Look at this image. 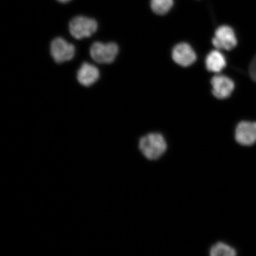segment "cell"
Instances as JSON below:
<instances>
[{
	"label": "cell",
	"mask_w": 256,
	"mask_h": 256,
	"mask_svg": "<svg viewBox=\"0 0 256 256\" xmlns=\"http://www.w3.org/2000/svg\"><path fill=\"white\" fill-rule=\"evenodd\" d=\"M212 44L217 50H232L238 44L234 31L228 26H222L216 31Z\"/></svg>",
	"instance_id": "obj_5"
},
{
	"label": "cell",
	"mask_w": 256,
	"mask_h": 256,
	"mask_svg": "<svg viewBox=\"0 0 256 256\" xmlns=\"http://www.w3.org/2000/svg\"><path fill=\"white\" fill-rule=\"evenodd\" d=\"M172 58L179 66L186 67L192 65L196 60V55L192 48L187 43L176 46L172 52Z\"/></svg>",
	"instance_id": "obj_8"
},
{
	"label": "cell",
	"mask_w": 256,
	"mask_h": 256,
	"mask_svg": "<svg viewBox=\"0 0 256 256\" xmlns=\"http://www.w3.org/2000/svg\"><path fill=\"white\" fill-rule=\"evenodd\" d=\"M50 54L56 63L72 60L75 56L76 49L72 44L62 38H56L50 44Z\"/></svg>",
	"instance_id": "obj_4"
},
{
	"label": "cell",
	"mask_w": 256,
	"mask_h": 256,
	"mask_svg": "<svg viewBox=\"0 0 256 256\" xmlns=\"http://www.w3.org/2000/svg\"><path fill=\"white\" fill-rule=\"evenodd\" d=\"M119 53V47L114 42L104 44L96 42L90 48L92 59L99 64L113 62Z\"/></svg>",
	"instance_id": "obj_3"
},
{
	"label": "cell",
	"mask_w": 256,
	"mask_h": 256,
	"mask_svg": "<svg viewBox=\"0 0 256 256\" xmlns=\"http://www.w3.org/2000/svg\"><path fill=\"white\" fill-rule=\"evenodd\" d=\"M174 0H151L150 6L154 14L164 15L170 10L174 6Z\"/></svg>",
	"instance_id": "obj_12"
},
{
	"label": "cell",
	"mask_w": 256,
	"mask_h": 256,
	"mask_svg": "<svg viewBox=\"0 0 256 256\" xmlns=\"http://www.w3.org/2000/svg\"><path fill=\"white\" fill-rule=\"evenodd\" d=\"M138 147L144 158L150 161H156L167 152L168 145L162 134L152 132L140 137Z\"/></svg>",
	"instance_id": "obj_1"
},
{
	"label": "cell",
	"mask_w": 256,
	"mask_h": 256,
	"mask_svg": "<svg viewBox=\"0 0 256 256\" xmlns=\"http://www.w3.org/2000/svg\"><path fill=\"white\" fill-rule=\"evenodd\" d=\"M236 142L243 146H250L256 142V122L242 121L235 130Z\"/></svg>",
	"instance_id": "obj_6"
},
{
	"label": "cell",
	"mask_w": 256,
	"mask_h": 256,
	"mask_svg": "<svg viewBox=\"0 0 256 256\" xmlns=\"http://www.w3.org/2000/svg\"><path fill=\"white\" fill-rule=\"evenodd\" d=\"M100 78V72L96 66L88 62L83 63L76 74L80 84L89 87L98 81Z\"/></svg>",
	"instance_id": "obj_9"
},
{
	"label": "cell",
	"mask_w": 256,
	"mask_h": 256,
	"mask_svg": "<svg viewBox=\"0 0 256 256\" xmlns=\"http://www.w3.org/2000/svg\"><path fill=\"white\" fill-rule=\"evenodd\" d=\"M98 28V22L94 19L86 16H76L69 24L70 34L76 40L90 37L96 33Z\"/></svg>",
	"instance_id": "obj_2"
},
{
	"label": "cell",
	"mask_w": 256,
	"mask_h": 256,
	"mask_svg": "<svg viewBox=\"0 0 256 256\" xmlns=\"http://www.w3.org/2000/svg\"><path fill=\"white\" fill-rule=\"evenodd\" d=\"M210 256H234L236 255L235 248L226 242H216L210 249Z\"/></svg>",
	"instance_id": "obj_11"
},
{
	"label": "cell",
	"mask_w": 256,
	"mask_h": 256,
	"mask_svg": "<svg viewBox=\"0 0 256 256\" xmlns=\"http://www.w3.org/2000/svg\"><path fill=\"white\" fill-rule=\"evenodd\" d=\"M248 72L252 81L256 82V54L250 65Z\"/></svg>",
	"instance_id": "obj_13"
},
{
	"label": "cell",
	"mask_w": 256,
	"mask_h": 256,
	"mask_svg": "<svg viewBox=\"0 0 256 256\" xmlns=\"http://www.w3.org/2000/svg\"><path fill=\"white\" fill-rule=\"evenodd\" d=\"M56 1L62 3H66L72 1V0H56Z\"/></svg>",
	"instance_id": "obj_14"
},
{
	"label": "cell",
	"mask_w": 256,
	"mask_h": 256,
	"mask_svg": "<svg viewBox=\"0 0 256 256\" xmlns=\"http://www.w3.org/2000/svg\"><path fill=\"white\" fill-rule=\"evenodd\" d=\"M206 67L208 71L220 72L225 68L226 62L225 56L218 50H214L206 56Z\"/></svg>",
	"instance_id": "obj_10"
},
{
	"label": "cell",
	"mask_w": 256,
	"mask_h": 256,
	"mask_svg": "<svg viewBox=\"0 0 256 256\" xmlns=\"http://www.w3.org/2000/svg\"><path fill=\"white\" fill-rule=\"evenodd\" d=\"M211 85L213 94L219 99L230 97L235 88L234 82L231 78L222 75L214 76L211 80Z\"/></svg>",
	"instance_id": "obj_7"
}]
</instances>
